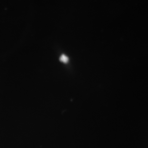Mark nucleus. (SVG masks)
<instances>
[{"label": "nucleus", "mask_w": 148, "mask_h": 148, "mask_svg": "<svg viewBox=\"0 0 148 148\" xmlns=\"http://www.w3.org/2000/svg\"><path fill=\"white\" fill-rule=\"evenodd\" d=\"M60 60L61 62L64 63L66 64L69 61V58L65 55L63 54L61 56Z\"/></svg>", "instance_id": "f257e3e1"}]
</instances>
